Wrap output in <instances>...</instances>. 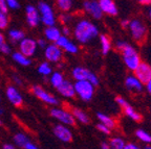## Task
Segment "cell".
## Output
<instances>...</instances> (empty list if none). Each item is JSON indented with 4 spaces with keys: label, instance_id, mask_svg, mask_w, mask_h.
Here are the masks:
<instances>
[{
    "label": "cell",
    "instance_id": "cell-1",
    "mask_svg": "<svg viewBox=\"0 0 151 149\" xmlns=\"http://www.w3.org/2000/svg\"><path fill=\"white\" fill-rule=\"evenodd\" d=\"M99 35V28L87 19H81L73 27V37L81 44H88Z\"/></svg>",
    "mask_w": 151,
    "mask_h": 149
},
{
    "label": "cell",
    "instance_id": "cell-2",
    "mask_svg": "<svg viewBox=\"0 0 151 149\" xmlns=\"http://www.w3.org/2000/svg\"><path fill=\"white\" fill-rule=\"evenodd\" d=\"M116 47L118 48V50H120L122 52L123 60H124V63H125L126 67L129 70L135 71V69L142 63L141 56H139V52L130 44H128L125 41H121V40L116 43Z\"/></svg>",
    "mask_w": 151,
    "mask_h": 149
},
{
    "label": "cell",
    "instance_id": "cell-3",
    "mask_svg": "<svg viewBox=\"0 0 151 149\" xmlns=\"http://www.w3.org/2000/svg\"><path fill=\"white\" fill-rule=\"evenodd\" d=\"M37 9L39 12V15H40V22H42L46 27L55 26L57 18L55 15L54 9L48 3L44 2V1L38 2Z\"/></svg>",
    "mask_w": 151,
    "mask_h": 149
},
{
    "label": "cell",
    "instance_id": "cell-4",
    "mask_svg": "<svg viewBox=\"0 0 151 149\" xmlns=\"http://www.w3.org/2000/svg\"><path fill=\"white\" fill-rule=\"evenodd\" d=\"M73 79L76 82H88L92 84L93 87H97L99 84V78L93 72H91L90 70L86 69V68L83 67H76L73 69V72H71Z\"/></svg>",
    "mask_w": 151,
    "mask_h": 149
},
{
    "label": "cell",
    "instance_id": "cell-5",
    "mask_svg": "<svg viewBox=\"0 0 151 149\" xmlns=\"http://www.w3.org/2000/svg\"><path fill=\"white\" fill-rule=\"evenodd\" d=\"M31 91H32V93L34 94V96H36L39 100L46 103V104L52 105V106L59 104L58 98L52 95V94H50V92H47L43 87L39 86V84H34V86H32Z\"/></svg>",
    "mask_w": 151,
    "mask_h": 149
},
{
    "label": "cell",
    "instance_id": "cell-6",
    "mask_svg": "<svg viewBox=\"0 0 151 149\" xmlns=\"http://www.w3.org/2000/svg\"><path fill=\"white\" fill-rule=\"evenodd\" d=\"M76 95L82 99L83 101H89L93 97L94 94V87L88 82H76L73 84Z\"/></svg>",
    "mask_w": 151,
    "mask_h": 149
},
{
    "label": "cell",
    "instance_id": "cell-7",
    "mask_svg": "<svg viewBox=\"0 0 151 149\" xmlns=\"http://www.w3.org/2000/svg\"><path fill=\"white\" fill-rule=\"evenodd\" d=\"M129 31L130 35H131L132 39L134 40L135 42H143L146 39L147 35V27L143 24V22L135 19L132 20L129 23Z\"/></svg>",
    "mask_w": 151,
    "mask_h": 149
},
{
    "label": "cell",
    "instance_id": "cell-8",
    "mask_svg": "<svg viewBox=\"0 0 151 149\" xmlns=\"http://www.w3.org/2000/svg\"><path fill=\"white\" fill-rule=\"evenodd\" d=\"M50 116L55 118L57 121H59L61 124L66 126H73L76 124V120L73 119V115L69 111L59 107H52L50 110Z\"/></svg>",
    "mask_w": 151,
    "mask_h": 149
},
{
    "label": "cell",
    "instance_id": "cell-9",
    "mask_svg": "<svg viewBox=\"0 0 151 149\" xmlns=\"http://www.w3.org/2000/svg\"><path fill=\"white\" fill-rule=\"evenodd\" d=\"M44 56L48 64L59 63L63 57V51L56 44H50L45 47Z\"/></svg>",
    "mask_w": 151,
    "mask_h": 149
},
{
    "label": "cell",
    "instance_id": "cell-10",
    "mask_svg": "<svg viewBox=\"0 0 151 149\" xmlns=\"http://www.w3.org/2000/svg\"><path fill=\"white\" fill-rule=\"evenodd\" d=\"M83 9L91 18L100 20L103 17V12L99 5V1L96 0H86L83 2Z\"/></svg>",
    "mask_w": 151,
    "mask_h": 149
},
{
    "label": "cell",
    "instance_id": "cell-11",
    "mask_svg": "<svg viewBox=\"0 0 151 149\" xmlns=\"http://www.w3.org/2000/svg\"><path fill=\"white\" fill-rule=\"evenodd\" d=\"M37 48V43L32 38H24L21 42L19 43V52L28 58L36 53Z\"/></svg>",
    "mask_w": 151,
    "mask_h": 149
},
{
    "label": "cell",
    "instance_id": "cell-12",
    "mask_svg": "<svg viewBox=\"0 0 151 149\" xmlns=\"http://www.w3.org/2000/svg\"><path fill=\"white\" fill-rule=\"evenodd\" d=\"M134 76L137 79H139V82L143 86L146 84L151 79V66L149 64L142 62L139 67L135 69Z\"/></svg>",
    "mask_w": 151,
    "mask_h": 149
},
{
    "label": "cell",
    "instance_id": "cell-13",
    "mask_svg": "<svg viewBox=\"0 0 151 149\" xmlns=\"http://www.w3.org/2000/svg\"><path fill=\"white\" fill-rule=\"evenodd\" d=\"M54 135L59 139L61 142L70 143L73 139V135L68 126L63 125V124H57L54 126Z\"/></svg>",
    "mask_w": 151,
    "mask_h": 149
},
{
    "label": "cell",
    "instance_id": "cell-14",
    "mask_svg": "<svg viewBox=\"0 0 151 149\" xmlns=\"http://www.w3.org/2000/svg\"><path fill=\"white\" fill-rule=\"evenodd\" d=\"M5 95H6L7 100L12 103L14 106L21 107L23 104V97L21 93L18 91V89L14 86H7L5 90Z\"/></svg>",
    "mask_w": 151,
    "mask_h": 149
},
{
    "label": "cell",
    "instance_id": "cell-15",
    "mask_svg": "<svg viewBox=\"0 0 151 149\" xmlns=\"http://www.w3.org/2000/svg\"><path fill=\"white\" fill-rule=\"evenodd\" d=\"M25 19L29 27H36L40 23V15L38 12L37 6L28 4L25 7Z\"/></svg>",
    "mask_w": 151,
    "mask_h": 149
},
{
    "label": "cell",
    "instance_id": "cell-16",
    "mask_svg": "<svg viewBox=\"0 0 151 149\" xmlns=\"http://www.w3.org/2000/svg\"><path fill=\"white\" fill-rule=\"evenodd\" d=\"M55 44L59 47L62 51L64 50V51H66L67 53L76 54V53H78V51H79L78 46H77L73 41H70L69 38L64 37V35H61V37L59 38V40H58Z\"/></svg>",
    "mask_w": 151,
    "mask_h": 149
},
{
    "label": "cell",
    "instance_id": "cell-17",
    "mask_svg": "<svg viewBox=\"0 0 151 149\" xmlns=\"http://www.w3.org/2000/svg\"><path fill=\"white\" fill-rule=\"evenodd\" d=\"M99 5L101 7L102 12L110 16H116L119 13V9L114 1L112 0H100Z\"/></svg>",
    "mask_w": 151,
    "mask_h": 149
},
{
    "label": "cell",
    "instance_id": "cell-18",
    "mask_svg": "<svg viewBox=\"0 0 151 149\" xmlns=\"http://www.w3.org/2000/svg\"><path fill=\"white\" fill-rule=\"evenodd\" d=\"M58 92L61 94L63 97L66 98H73L76 96L75 88H73V84L67 79H65L63 82V84L57 89Z\"/></svg>",
    "mask_w": 151,
    "mask_h": 149
},
{
    "label": "cell",
    "instance_id": "cell-19",
    "mask_svg": "<svg viewBox=\"0 0 151 149\" xmlns=\"http://www.w3.org/2000/svg\"><path fill=\"white\" fill-rule=\"evenodd\" d=\"M125 86L128 91L132 93H141L143 91V84L139 82V79L135 78L134 75H129L125 80Z\"/></svg>",
    "mask_w": 151,
    "mask_h": 149
},
{
    "label": "cell",
    "instance_id": "cell-20",
    "mask_svg": "<svg viewBox=\"0 0 151 149\" xmlns=\"http://www.w3.org/2000/svg\"><path fill=\"white\" fill-rule=\"evenodd\" d=\"M44 35L46 38L47 41L52 42V44H55V43L59 40V38L61 37V29L55 26H50V27H46L44 31Z\"/></svg>",
    "mask_w": 151,
    "mask_h": 149
},
{
    "label": "cell",
    "instance_id": "cell-21",
    "mask_svg": "<svg viewBox=\"0 0 151 149\" xmlns=\"http://www.w3.org/2000/svg\"><path fill=\"white\" fill-rule=\"evenodd\" d=\"M70 114L73 115L75 120H78L79 122H81L82 124H88L89 123V117L85 112H83L82 110L78 109V107H71Z\"/></svg>",
    "mask_w": 151,
    "mask_h": 149
},
{
    "label": "cell",
    "instance_id": "cell-22",
    "mask_svg": "<svg viewBox=\"0 0 151 149\" xmlns=\"http://www.w3.org/2000/svg\"><path fill=\"white\" fill-rule=\"evenodd\" d=\"M9 38L13 43H20L25 38V33L22 29L13 28V29L9 31Z\"/></svg>",
    "mask_w": 151,
    "mask_h": 149
},
{
    "label": "cell",
    "instance_id": "cell-23",
    "mask_svg": "<svg viewBox=\"0 0 151 149\" xmlns=\"http://www.w3.org/2000/svg\"><path fill=\"white\" fill-rule=\"evenodd\" d=\"M97 118L100 121V123L105 125L106 127H108L109 129H112V128L116 127V121H114L111 117L107 116V115H105V114H102V113H98Z\"/></svg>",
    "mask_w": 151,
    "mask_h": 149
},
{
    "label": "cell",
    "instance_id": "cell-24",
    "mask_svg": "<svg viewBox=\"0 0 151 149\" xmlns=\"http://www.w3.org/2000/svg\"><path fill=\"white\" fill-rule=\"evenodd\" d=\"M64 80H65V78H64L63 74H62L61 72H59V71L52 72L50 76V82L55 89L59 88V87L63 84Z\"/></svg>",
    "mask_w": 151,
    "mask_h": 149
},
{
    "label": "cell",
    "instance_id": "cell-25",
    "mask_svg": "<svg viewBox=\"0 0 151 149\" xmlns=\"http://www.w3.org/2000/svg\"><path fill=\"white\" fill-rule=\"evenodd\" d=\"M123 110H124V113H125L126 116L129 117L130 119H132L133 121L139 122V121H142V120H143V117H142V115L139 114L137 111L133 110V109H132V106L129 104V103H128L125 107H123Z\"/></svg>",
    "mask_w": 151,
    "mask_h": 149
},
{
    "label": "cell",
    "instance_id": "cell-26",
    "mask_svg": "<svg viewBox=\"0 0 151 149\" xmlns=\"http://www.w3.org/2000/svg\"><path fill=\"white\" fill-rule=\"evenodd\" d=\"M12 57H13V60H14V61L18 64V65L23 66V67H27V66H29V65H31V63H32L31 58H28V57H26V56H24L23 54L20 53L19 51L14 52V53L12 54Z\"/></svg>",
    "mask_w": 151,
    "mask_h": 149
},
{
    "label": "cell",
    "instance_id": "cell-27",
    "mask_svg": "<svg viewBox=\"0 0 151 149\" xmlns=\"http://www.w3.org/2000/svg\"><path fill=\"white\" fill-rule=\"evenodd\" d=\"M100 43H101V51L104 55L109 53V51L111 50V42L107 35H100Z\"/></svg>",
    "mask_w": 151,
    "mask_h": 149
},
{
    "label": "cell",
    "instance_id": "cell-28",
    "mask_svg": "<svg viewBox=\"0 0 151 149\" xmlns=\"http://www.w3.org/2000/svg\"><path fill=\"white\" fill-rule=\"evenodd\" d=\"M29 142V139L26 135L22 133H18L14 136V143H15V146L17 147H21V148H24L27 143Z\"/></svg>",
    "mask_w": 151,
    "mask_h": 149
},
{
    "label": "cell",
    "instance_id": "cell-29",
    "mask_svg": "<svg viewBox=\"0 0 151 149\" xmlns=\"http://www.w3.org/2000/svg\"><path fill=\"white\" fill-rule=\"evenodd\" d=\"M73 2L71 0H58L56 2V6L64 13L69 12L73 9Z\"/></svg>",
    "mask_w": 151,
    "mask_h": 149
},
{
    "label": "cell",
    "instance_id": "cell-30",
    "mask_svg": "<svg viewBox=\"0 0 151 149\" xmlns=\"http://www.w3.org/2000/svg\"><path fill=\"white\" fill-rule=\"evenodd\" d=\"M38 72L43 76H50V74L52 73V69L47 62H43L38 66Z\"/></svg>",
    "mask_w": 151,
    "mask_h": 149
},
{
    "label": "cell",
    "instance_id": "cell-31",
    "mask_svg": "<svg viewBox=\"0 0 151 149\" xmlns=\"http://www.w3.org/2000/svg\"><path fill=\"white\" fill-rule=\"evenodd\" d=\"M108 145L110 149H124L126 143L124 142L122 138H112Z\"/></svg>",
    "mask_w": 151,
    "mask_h": 149
},
{
    "label": "cell",
    "instance_id": "cell-32",
    "mask_svg": "<svg viewBox=\"0 0 151 149\" xmlns=\"http://www.w3.org/2000/svg\"><path fill=\"white\" fill-rule=\"evenodd\" d=\"M9 52H11V47L7 44L4 35L0 31V53L9 54Z\"/></svg>",
    "mask_w": 151,
    "mask_h": 149
},
{
    "label": "cell",
    "instance_id": "cell-33",
    "mask_svg": "<svg viewBox=\"0 0 151 149\" xmlns=\"http://www.w3.org/2000/svg\"><path fill=\"white\" fill-rule=\"evenodd\" d=\"M135 136L142 142L146 143V144H150L151 143V135H149L147 131H143V129H137L135 131Z\"/></svg>",
    "mask_w": 151,
    "mask_h": 149
},
{
    "label": "cell",
    "instance_id": "cell-34",
    "mask_svg": "<svg viewBox=\"0 0 151 149\" xmlns=\"http://www.w3.org/2000/svg\"><path fill=\"white\" fill-rule=\"evenodd\" d=\"M9 16L4 13L0 12V31L7 28L9 26Z\"/></svg>",
    "mask_w": 151,
    "mask_h": 149
},
{
    "label": "cell",
    "instance_id": "cell-35",
    "mask_svg": "<svg viewBox=\"0 0 151 149\" xmlns=\"http://www.w3.org/2000/svg\"><path fill=\"white\" fill-rule=\"evenodd\" d=\"M6 4L9 9H18L20 7V3L17 0H6Z\"/></svg>",
    "mask_w": 151,
    "mask_h": 149
},
{
    "label": "cell",
    "instance_id": "cell-36",
    "mask_svg": "<svg viewBox=\"0 0 151 149\" xmlns=\"http://www.w3.org/2000/svg\"><path fill=\"white\" fill-rule=\"evenodd\" d=\"M9 11V7H7L6 0H0V12H2L7 15Z\"/></svg>",
    "mask_w": 151,
    "mask_h": 149
},
{
    "label": "cell",
    "instance_id": "cell-37",
    "mask_svg": "<svg viewBox=\"0 0 151 149\" xmlns=\"http://www.w3.org/2000/svg\"><path fill=\"white\" fill-rule=\"evenodd\" d=\"M97 128L101 131V133H105V135H109V133H110V129H109L108 127H106L105 125H103V124H101V123L97 124Z\"/></svg>",
    "mask_w": 151,
    "mask_h": 149
},
{
    "label": "cell",
    "instance_id": "cell-38",
    "mask_svg": "<svg viewBox=\"0 0 151 149\" xmlns=\"http://www.w3.org/2000/svg\"><path fill=\"white\" fill-rule=\"evenodd\" d=\"M36 43H37V47H38V48L45 49V47L47 46V43H46V41H45L44 39H38L37 41H36Z\"/></svg>",
    "mask_w": 151,
    "mask_h": 149
},
{
    "label": "cell",
    "instance_id": "cell-39",
    "mask_svg": "<svg viewBox=\"0 0 151 149\" xmlns=\"http://www.w3.org/2000/svg\"><path fill=\"white\" fill-rule=\"evenodd\" d=\"M70 33H71V31L68 26H63V27H62V29H61V35H62L68 38V35H70Z\"/></svg>",
    "mask_w": 151,
    "mask_h": 149
},
{
    "label": "cell",
    "instance_id": "cell-40",
    "mask_svg": "<svg viewBox=\"0 0 151 149\" xmlns=\"http://www.w3.org/2000/svg\"><path fill=\"white\" fill-rule=\"evenodd\" d=\"M60 20L62 21V23H64V24H67V23H69L70 22V20H71V17L69 16V15H66V14H64V15H62L61 17H60Z\"/></svg>",
    "mask_w": 151,
    "mask_h": 149
},
{
    "label": "cell",
    "instance_id": "cell-41",
    "mask_svg": "<svg viewBox=\"0 0 151 149\" xmlns=\"http://www.w3.org/2000/svg\"><path fill=\"white\" fill-rule=\"evenodd\" d=\"M124 149H141V148L137 144H134V143H128V144L125 145Z\"/></svg>",
    "mask_w": 151,
    "mask_h": 149
},
{
    "label": "cell",
    "instance_id": "cell-42",
    "mask_svg": "<svg viewBox=\"0 0 151 149\" xmlns=\"http://www.w3.org/2000/svg\"><path fill=\"white\" fill-rule=\"evenodd\" d=\"M24 149H39V147L37 146L36 144H34V143H32L31 141L27 143V144L24 146Z\"/></svg>",
    "mask_w": 151,
    "mask_h": 149
},
{
    "label": "cell",
    "instance_id": "cell-43",
    "mask_svg": "<svg viewBox=\"0 0 151 149\" xmlns=\"http://www.w3.org/2000/svg\"><path fill=\"white\" fill-rule=\"evenodd\" d=\"M129 23H130V21L128 19H124V20H122V22H121V25L124 28H127L128 26H129Z\"/></svg>",
    "mask_w": 151,
    "mask_h": 149
},
{
    "label": "cell",
    "instance_id": "cell-44",
    "mask_svg": "<svg viewBox=\"0 0 151 149\" xmlns=\"http://www.w3.org/2000/svg\"><path fill=\"white\" fill-rule=\"evenodd\" d=\"M2 149H16V146L13 144H9V143H6L2 146Z\"/></svg>",
    "mask_w": 151,
    "mask_h": 149
},
{
    "label": "cell",
    "instance_id": "cell-45",
    "mask_svg": "<svg viewBox=\"0 0 151 149\" xmlns=\"http://www.w3.org/2000/svg\"><path fill=\"white\" fill-rule=\"evenodd\" d=\"M139 2L143 5H149V6L151 5V0H139Z\"/></svg>",
    "mask_w": 151,
    "mask_h": 149
},
{
    "label": "cell",
    "instance_id": "cell-46",
    "mask_svg": "<svg viewBox=\"0 0 151 149\" xmlns=\"http://www.w3.org/2000/svg\"><path fill=\"white\" fill-rule=\"evenodd\" d=\"M13 80H14L17 84H22V80H21V78H20V77L13 76Z\"/></svg>",
    "mask_w": 151,
    "mask_h": 149
},
{
    "label": "cell",
    "instance_id": "cell-47",
    "mask_svg": "<svg viewBox=\"0 0 151 149\" xmlns=\"http://www.w3.org/2000/svg\"><path fill=\"white\" fill-rule=\"evenodd\" d=\"M146 89H147V92L151 95V79L146 84Z\"/></svg>",
    "mask_w": 151,
    "mask_h": 149
},
{
    "label": "cell",
    "instance_id": "cell-48",
    "mask_svg": "<svg viewBox=\"0 0 151 149\" xmlns=\"http://www.w3.org/2000/svg\"><path fill=\"white\" fill-rule=\"evenodd\" d=\"M101 147H102V149H110V147H109V145L107 144V143H102Z\"/></svg>",
    "mask_w": 151,
    "mask_h": 149
},
{
    "label": "cell",
    "instance_id": "cell-49",
    "mask_svg": "<svg viewBox=\"0 0 151 149\" xmlns=\"http://www.w3.org/2000/svg\"><path fill=\"white\" fill-rule=\"evenodd\" d=\"M148 14H149V17H150V19H151V5L149 6V11H148Z\"/></svg>",
    "mask_w": 151,
    "mask_h": 149
},
{
    "label": "cell",
    "instance_id": "cell-50",
    "mask_svg": "<svg viewBox=\"0 0 151 149\" xmlns=\"http://www.w3.org/2000/svg\"><path fill=\"white\" fill-rule=\"evenodd\" d=\"M144 149H151V146H150V145H147V146H145Z\"/></svg>",
    "mask_w": 151,
    "mask_h": 149
},
{
    "label": "cell",
    "instance_id": "cell-51",
    "mask_svg": "<svg viewBox=\"0 0 151 149\" xmlns=\"http://www.w3.org/2000/svg\"><path fill=\"white\" fill-rule=\"evenodd\" d=\"M3 113H4V111H3V110H1V109H0V115H2Z\"/></svg>",
    "mask_w": 151,
    "mask_h": 149
},
{
    "label": "cell",
    "instance_id": "cell-52",
    "mask_svg": "<svg viewBox=\"0 0 151 149\" xmlns=\"http://www.w3.org/2000/svg\"><path fill=\"white\" fill-rule=\"evenodd\" d=\"M3 125V123H2V121H1V120H0V126H2Z\"/></svg>",
    "mask_w": 151,
    "mask_h": 149
},
{
    "label": "cell",
    "instance_id": "cell-53",
    "mask_svg": "<svg viewBox=\"0 0 151 149\" xmlns=\"http://www.w3.org/2000/svg\"><path fill=\"white\" fill-rule=\"evenodd\" d=\"M0 101H1V96H0Z\"/></svg>",
    "mask_w": 151,
    "mask_h": 149
}]
</instances>
